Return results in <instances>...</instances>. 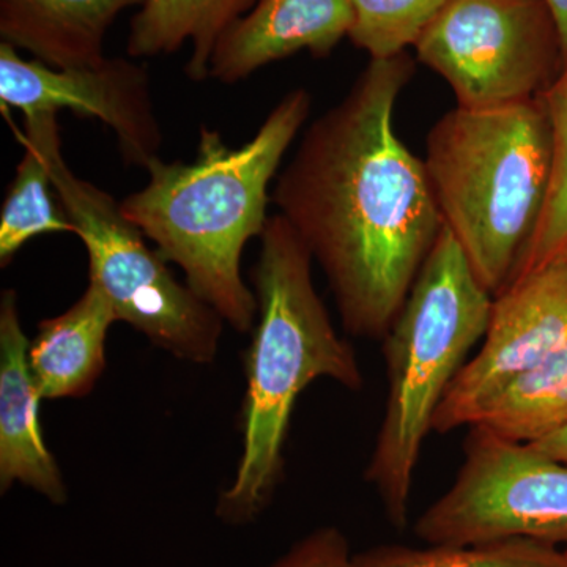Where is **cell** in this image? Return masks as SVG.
Here are the masks:
<instances>
[{
    "mask_svg": "<svg viewBox=\"0 0 567 567\" xmlns=\"http://www.w3.org/2000/svg\"><path fill=\"white\" fill-rule=\"evenodd\" d=\"M409 54L372 61L306 130L271 203L320 265L350 334L385 338L445 221L394 128Z\"/></svg>",
    "mask_w": 567,
    "mask_h": 567,
    "instance_id": "6da1fadb",
    "label": "cell"
},
{
    "mask_svg": "<svg viewBox=\"0 0 567 567\" xmlns=\"http://www.w3.org/2000/svg\"><path fill=\"white\" fill-rule=\"evenodd\" d=\"M312 99L306 89L284 95L259 132L233 148L203 126L192 163L153 159L148 182L122 200L123 215L182 268L186 284L238 333L251 331L257 300L241 276V254L264 234L271 181L303 128Z\"/></svg>",
    "mask_w": 567,
    "mask_h": 567,
    "instance_id": "7a4b0ae2",
    "label": "cell"
},
{
    "mask_svg": "<svg viewBox=\"0 0 567 567\" xmlns=\"http://www.w3.org/2000/svg\"><path fill=\"white\" fill-rule=\"evenodd\" d=\"M312 262L292 226L271 216L251 274L257 319L245 360L244 453L216 503L224 524H251L270 505L284 475L295 404L306 388L319 379L350 391L363 388L357 354L336 333L317 293Z\"/></svg>",
    "mask_w": 567,
    "mask_h": 567,
    "instance_id": "3957f363",
    "label": "cell"
},
{
    "mask_svg": "<svg viewBox=\"0 0 567 567\" xmlns=\"http://www.w3.org/2000/svg\"><path fill=\"white\" fill-rule=\"evenodd\" d=\"M423 162L445 226L496 297L516 278L550 192L554 140L543 100L446 112L427 134Z\"/></svg>",
    "mask_w": 567,
    "mask_h": 567,
    "instance_id": "277c9868",
    "label": "cell"
},
{
    "mask_svg": "<svg viewBox=\"0 0 567 567\" xmlns=\"http://www.w3.org/2000/svg\"><path fill=\"white\" fill-rule=\"evenodd\" d=\"M494 295L476 278L447 227L385 334L388 395L365 481L404 528L417 458L447 388L483 341Z\"/></svg>",
    "mask_w": 567,
    "mask_h": 567,
    "instance_id": "5b68a950",
    "label": "cell"
},
{
    "mask_svg": "<svg viewBox=\"0 0 567 567\" xmlns=\"http://www.w3.org/2000/svg\"><path fill=\"white\" fill-rule=\"evenodd\" d=\"M50 166L55 197L87 249L91 284L107 298L117 322L132 324L178 360L210 364L221 342L223 317L174 278L167 260L123 215L121 203L70 169L61 140L52 144Z\"/></svg>",
    "mask_w": 567,
    "mask_h": 567,
    "instance_id": "8992f818",
    "label": "cell"
},
{
    "mask_svg": "<svg viewBox=\"0 0 567 567\" xmlns=\"http://www.w3.org/2000/svg\"><path fill=\"white\" fill-rule=\"evenodd\" d=\"M465 458L445 494L421 514L427 546L527 539L567 546V464L473 425Z\"/></svg>",
    "mask_w": 567,
    "mask_h": 567,
    "instance_id": "52a82bcc",
    "label": "cell"
},
{
    "mask_svg": "<svg viewBox=\"0 0 567 567\" xmlns=\"http://www.w3.org/2000/svg\"><path fill=\"white\" fill-rule=\"evenodd\" d=\"M415 50L470 110L537 99L565 63L544 0H446Z\"/></svg>",
    "mask_w": 567,
    "mask_h": 567,
    "instance_id": "ba28073f",
    "label": "cell"
},
{
    "mask_svg": "<svg viewBox=\"0 0 567 567\" xmlns=\"http://www.w3.org/2000/svg\"><path fill=\"white\" fill-rule=\"evenodd\" d=\"M566 344L567 256H561L518 276L494 297L486 334L447 388L434 431L472 427L518 375Z\"/></svg>",
    "mask_w": 567,
    "mask_h": 567,
    "instance_id": "9c48e42d",
    "label": "cell"
},
{
    "mask_svg": "<svg viewBox=\"0 0 567 567\" xmlns=\"http://www.w3.org/2000/svg\"><path fill=\"white\" fill-rule=\"evenodd\" d=\"M0 102L24 117L70 110L110 126L123 162L145 167L159 158L163 133L153 110L151 80L140 63L122 58L76 69H52L25 61L11 44H0Z\"/></svg>",
    "mask_w": 567,
    "mask_h": 567,
    "instance_id": "30bf717a",
    "label": "cell"
},
{
    "mask_svg": "<svg viewBox=\"0 0 567 567\" xmlns=\"http://www.w3.org/2000/svg\"><path fill=\"white\" fill-rule=\"evenodd\" d=\"M352 21L350 0H256L216 43L208 80L235 84L301 51L327 58Z\"/></svg>",
    "mask_w": 567,
    "mask_h": 567,
    "instance_id": "8fae6325",
    "label": "cell"
},
{
    "mask_svg": "<svg viewBox=\"0 0 567 567\" xmlns=\"http://www.w3.org/2000/svg\"><path fill=\"white\" fill-rule=\"evenodd\" d=\"M29 342L17 293L6 290L0 300V491L6 494L18 483L63 505L61 468L41 434V395L29 368Z\"/></svg>",
    "mask_w": 567,
    "mask_h": 567,
    "instance_id": "7c38bea8",
    "label": "cell"
},
{
    "mask_svg": "<svg viewBox=\"0 0 567 567\" xmlns=\"http://www.w3.org/2000/svg\"><path fill=\"white\" fill-rule=\"evenodd\" d=\"M145 0H0L2 43L52 69L103 62L104 39L118 14Z\"/></svg>",
    "mask_w": 567,
    "mask_h": 567,
    "instance_id": "4fadbf2b",
    "label": "cell"
},
{
    "mask_svg": "<svg viewBox=\"0 0 567 567\" xmlns=\"http://www.w3.org/2000/svg\"><path fill=\"white\" fill-rule=\"evenodd\" d=\"M117 322L99 287L61 316L43 320L29 342V368L41 399L84 398L106 368V338Z\"/></svg>",
    "mask_w": 567,
    "mask_h": 567,
    "instance_id": "5bb4252c",
    "label": "cell"
},
{
    "mask_svg": "<svg viewBox=\"0 0 567 567\" xmlns=\"http://www.w3.org/2000/svg\"><path fill=\"white\" fill-rule=\"evenodd\" d=\"M256 0H145L130 24L126 52L133 59L174 54L192 44L186 74L208 80L216 43L252 9Z\"/></svg>",
    "mask_w": 567,
    "mask_h": 567,
    "instance_id": "9a60e30c",
    "label": "cell"
},
{
    "mask_svg": "<svg viewBox=\"0 0 567 567\" xmlns=\"http://www.w3.org/2000/svg\"><path fill=\"white\" fill-rule=\"evenodd\" d=\"M61 140L58 114L41 112L25 117L24 155L18 164L0 212V264L7 267L22 246L41 234L73 233L61 204H54L50 152Z\"/></svg>",
    "mask_w": 567,
    "mask_h": 567,
    "instance_id": "2e32d148",
    "label": "cell"
},
{
    "mask_svg": "<svg viewBox=\"0 0 567 567\" xmlns=\"http://www.w3.org/2000/svg\"><path fill=\"white\" fill-rule=\"evenodd\" d=\"M475 425L503 439L535 443L567 425V344L518 375ZM473 427V425H472Z\"/></svg>",
    "mask_w": 567,
    "mask_h": 567,
    "instance_id": "e0dca14e",
    "label": "cell"
},
{
    "mask_svg": "<svg viewBox=\"0 0 567 567\" xmlns=\"http://www.w3.org/2000/svg\"><path fill=\"white\" fill-rule=\"evenodd\" d=\"M358 567H567V550L536 540L468 546H380L357 555Z\"/></svg>",
    "mask_w": 567,
    "mask_h": 567,
    "instance_id": "ac0fdd59",
    "label": "cell"
},
{
    "mask_svg": "<svg viewBox=\"0 0 567 567\" xmlns=\"http://www.w3.org/2000/svg\"><path fill=\"white\" fill-rule=\"evenodd\" d=\"M540 100L550 122L554 171L543 218L516 278L557 257L567 256V61Z\"/></svg>",
    "mask_w": 567,
    "mask_h": 567,
    "instance_id": "d6986e66",
    "label": "cell"
},
{
    "mask_svg": "<svg viewBox=\"0 0 567 567\" xmlns=\"http://www.w3.org/2000/svg\"><path fill=\"white\" fill-rule=\"evenodd\" d=\"M446 0H350L349 39L372 61H385L415 47Z\"/></svg>",
    "mask_w": 567,
    "mask_h": 567,
    "instance_id": "ffe728a7",
    "label": "cell"
},
{
    "mask_svg": "<svg viewBox=\"0 0 567 567\" xmlns=\"http://www.w3.org/2000/svg\"><path fill=\"white\" fill-rule=\"evenodd\" d=\"M270 567H358L341 529L323 527L293 544Z\"/></svg>",
    "mask_w": 567,
    "mask_h": 567,
    "instance_id": "44dd1931",
    "label": "cell"
},
{
    "mask_svg": "<svg viewBox=\"0 0 567 567\" xmlns=\"http://www.w3.org/2000/svg\"><path fill=\"white\" fill-rule=\"evenodd\" d=\"M539 451V453L546 454V456L555 458V461L565 462L567 464V425L559 429L546 436V439L539 440V442L528 443Z\"/></svg>",
    "mask_w": 567,
    "mask_h": 567,
    "instance_id": "7402d4cb",
    "label": "cell"
},
{
    "mask_svg": "<svg viewBox=\"0 0 567 567\" xmlns=\"http://www.w3.org/2000/svg\"><path fill=\"white\" fill-rule=\"evenodd\" d=\"M557 24L559 43H561L563 59L567 61V0H544Z\"/></svg>",
    "mask_w": 567,
    "mask_h": 567,
    "instance_id": "603a6c76",
    "label": "cell"
},
{
    "mask_svg": "<svg viewBox=\"0 0 567 567\" xmlns=\"http://www.w3.org/2000/svg\"><path fill=\"white\" fill-rule=\"evenodd\" d=\"M566 550H567V548H566Z\"/></svg>",
    "mask_w": 567,
    "mask_h": 567,
    "instance_id": "cb8c5ba5",
    "label": "cell"
}]
</instances>
